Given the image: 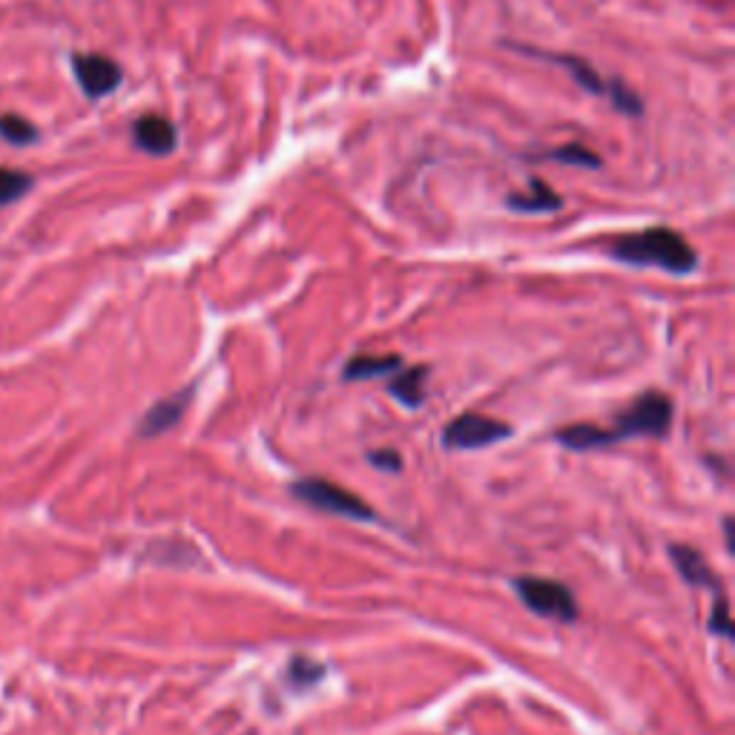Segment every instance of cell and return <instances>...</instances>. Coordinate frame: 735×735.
Wrapping results in <instances>:
<instances>
[{"instance_id":"9a60e30c","label":"cell","mask_w":735,"mask_h":735,"mask_svg":"<svg viewBox=\"0 0 735 735\" xmlns=\"http://www.w3.org/2000/svg\"><path fill=\"white\" fill-rule=\"evenodd\" d=\"M0 139L14 147H29L41 139V130L32 121L23 119V115H18V112H3L0 115Z\"/></svg>"},{"instance_id":"7a4b0ae2","label":"cell","mask_w":735,"mask_h":735,"mask_svg":"<svg viewBox=\"0 0 735 735\" xmlns=\"http://www.w3.org/2000/svg\"><path fill=\"white\" fill-rule=\"evenodd\" d=\"M669 423H673V400L661 391H646L617 416L610 434L615 443L630 437H664Z\"/></svg>"},{"instance_id":"6da1fadb","label":"cell","mask_w":735,"mask_h":735,"mask_svg":"<svg viewBox=\"0 0 735 735\" xmlns=\"http://www.w3.org/2000/svg\"><path fill=\"white\" fill-rule=\"evenodd\" d=\"M612 259L632 268H661L675 276H687L698 268V253L673 228H650L612 242Z\"/></svg>"},{"instance_id":"30bf717a","label":"cell","mask_w":735,"mask_h":735,"mask_svg":"<svg viewBox=\"0 0 735 735\" xmlns=\"http://www.w3.org/2000/svg\"><path fill=\"white\" fill-rule=\"evenodd\" d=\"M506 208L514 213H555L563 208V199L543 179H532L526 193L506 195Z\"/></svg>"},{"instance_id":"9c48e42d","label":"cell","mask_w":735,"mask_h":735,"mask_svg":"<svg viewBox=\"0 0 735 735\" xmlns=\"http://www.w3.org/2000/svg\"><path fill=\"white\" fill-rule=\"evenodd\" d=\"M669 557H673L675 570L681 572V577L689 583V586H704V590L722 592V583L713 575V570L707 566V561L701 557L698 548L693 546H669Z\"/></svg>"},{"instance_id":"52a82bcc","label":"cell","mask_w":735,"mask_h":735,"mask_svg":"<svg viewBox=\"0 0 735 735\" xmlns=\"http://www.w3.org/2000/svg\"><path fill=\"white\" fill-rule=\"evenodd\" d=\"M503 47L514 49V52H523V56L541 58V61L561 63V67H566V70H570V75L575 78L577 83H581L583 90H590L592 95H610V81H604V78L597 75L595 67L583 61V58L561 56V52H543V49H537V47H526V43H512V41H509V43L503 41Z\"/></svg>"},{"instance_id":"5b68a950","label":"cell","mask_w":735,"mask_h":735,"mask_svg":"<svg viewBox=\"0 0 735 735\" xmlns=\"http://www.w3.org/2000/svg\"><path fill=\"white\" fill-rule=\"evenodd\" d=\"M506 437H512V429H509L506 423L492 420V416L474 414V411L454 416L443 431V443L449 445V449L460 451L486 449V445H494Z\"/></svg>"},{"instance_id":"ffe728a7","label":"cell","mask_w":735,"mask_h":735,"mask_svg":"<svg viewBox=\"0 0 735 735\" xmlns=\"http://www.w3.org/2000/svg\"><path fill=\"white\" fill-rule=\"evenodd\" d=\"M709 630H713L715 635H724V638H729V635H733V621H729L727 597H724V595H718V601H715L713 617H709Z\"/></svg>"},{"instance_id":"5bb4252c","label":"cell","mask_w":735,"mask_h":735,"mask_svg":"<svg viewBox=\"0 0 735 735\" xmlns=\"http://www.w3.org/2000/svg\"><path fill=\"white\" fill-rule=\"evenodd\" d=\"M425 376H429V368L416 365L403 371V374H396L394 380L389 382V391L409 409H420L425 400Z\"/></svg>"},{"instance_id":"2e32d148","label":"cell","mask_w":735,"mask_h":735,"mask_svg":"<svg viewBox=\"0 0 735 735\" xmlns=\"http://www.w3.org/2000/svg\"><path fill=\"white\" fill-rule=\"evenodd\" d=\"M36 188V179L21 170H9V167H0V208L7 204L21 202L29 190Z\"/></svg>"},{"instance_id":"ba28073f","label":"cell","mask_w":735,"mask_h":735,"mask_svg":"<svg viewBox=\"0 0 735 735\" xmlns=\"http://www.w3.org/2000/svg\"><path fill=\"white\" fill-rule=\"evenodd\" d=\"M132 141H135V147H141L144 153L159 155L161 159V155L175 153V147H179V130H175V124L170 119L150 112V115H141V119L132 124Z\"/></svg>"},{"instance_id":"d6986e66","label":"cell","mask_w":735,"mask_h":735,"mask_svg":"<svg viewBox=\"0 0 735 735\" xmlns=\"http://www.w3.org/2000/svg\"><path fill=\"white\" fill-rule=\"evenodd\" d=\"M322 673H325V666L305 658V655H299V658L291 661V678L299 681V684H313V681L322 678Z\"/></svg>"},{"instance_id":"8fae6325","label":"cell","mask_w":735,"mask_h":735,"mask_svg":"<svg viewBox=\"0 0 735 735\" xmlns=\"http://www.w3.org/2000/svg\"><path fill=\"white\" fill-rule=\"evenodd\" d=\"M188 400H190V391H181V394L159 400V403L150 409V414L144 416V423H141V434H144V437H155V434H164V431L175 429L181 420V414H184V409H188Z\"/></svg>"},{"instance_id":"3957f363","label":"cell","mask_w":735,"mask_h":735,"mask_svg":"<svg viewBox=\"0 0 735 735\" xmlns=\"http://www.w3.org/2000/svg\"><path fill=\"white\" fill-rule=\"evenodd\" d=\"M291 494L308 506L320 509V512L328 514H340V517H348V521H374V509L368 506L365 500L356 497L354 492H348V489L336 486L331 480L322 477H305L293 483Z\"/></svg>"},{"instance_id":"277c9868","label":"cell","mask_w":735,"mask_h":735,"mask_svg":"<svg viewBox=\"0 0 735 735\" xmlns=\"http://www.w3.org/2000/svg\"><path fill=\"white\" fill-rule=\"evenodd\" d=\"M514 592L534 615L555 617V621L577 617L575 595L563 583L546 581V577H514Z\"/></svg>"},{"instance_id":"ac0fdd59","label":"cell","mask_w":735,"mask_h":735,"mask_svg":"<svg viewBox=\"0 0 735 735\" xmlns=\"http://www.w3.org/2000/svg\"><path fill=\"white\" fill-rule=\"evenodd\" d=\"M610 98H612V104H615V110L626 112V115H632V119L644 112V101H641V98L635 95V92H632L624 81H617V78L615 81H610Z\"/></svg>"},{"instance_id":"e0dca14e","label":"cell","mask_w":735,"mask_h":735,"mask_svg":"<svg viewBox=\"0 0 735 735\" xmlns=\"http://www.w3.org/2000/svg\"><path fill=\"white\" fill-rule=\"evenodd\" d=\"M543 159L546 161H561V164H575V167H590V170H597V167L604 164L601 161V155H595L590 150V147L583 144H566V147H557V150H546L543 153Z\"/></svg>"},{"instance_id":"4fadbf2b","label":"cell","mask_w":735,"mask_h":735,"mask_svg":"<svg viewBox=\"0 0 735 735\" xmlns=\"http://www.w3.org/2000/svg\"><path fill=\"white\" fill-rule=\"evenodd\" d=\"M557 443H563L570 451H595V449H604V445H612L615 440H612V434L606 429H597V425L590 423H577L557 431Z\"/></svg>"},{"instance_id":"8992f818","label":"cell","mask_w":735,"mask_h":735,"mask_svg":"<svg viewBox=\"0 0 735 735\" xmlns=\"http://www.w3.org/2000/svg\"><path fill=\"white\" fill-rule=\"evenodd\" d=\"M72 72H75L78 83H81L83 95L98 101V98H107L119 90L121 81H124V72L112 58L95 56V52H78L72 56Z\"/></svg>"},{"instance_id":"44dd1931","label":"cell","mask_w":735,"mask_h":735,"mask_svg":"<svg viewBox=\"0 0 735 735\" xmlns=\"http://www.w3.org/2000/svg\"><path fill=\"white\" fill-rule=\"evenodd\" d=\"M368 460H371L376 469H382V472H400V469H403V457H400L394 449L371 451V454H368Z\"/></svg>"},{"instance_id":"7c38bea8","label":"cell","mask_w":735,"mask_h":735,"mask_svg":"<svg viewBox=\"0 0 735 735\" xmlns=\"http://www.w3.org/2000/svg\"><path fill=\"white\" fill-rule=\"evenodd\" d=\"M403 368V360L396 354H385V356H368V354H356L354 360L348 362L345 371H342V380L348 382H360V380H376L382 374H396Z\"/></svg>"}]
</instances>
